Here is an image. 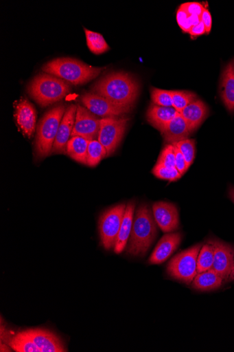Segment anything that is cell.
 <instances>
[{"mask_svg":"<svg viewBox=\"0 0 234 352\" xmlns=\"http://www.w3.org/2000/svg\"><path fill=\"white\" fill-rule=\"evenodd\" d=\"M27 93L42 107L56 103L71 91L69 82L54 76L41 74L28 84Z\"/></svg>","mask_w":234,"mask_h":352,"instance_id":"cell-5","label":"cell"},{"mask_svg":"<svg viewBox=\"0 0 234 352\" xmlns=\"http://www.w3.org/2000/svg\"><path fill=\"white\" fill-rule=\"evenodd\" d=\"M10 334L2 327V341H5L16 352L67 351L60 338L48 329H31Z\"/></svg>","mask_w":234,"mask_h":352,"instance_id":"cell-2","label":"cell"},{"mask_svg":"<svg viewBox=\"0 0 234 352\" xmlns=\"http://www.w3.org/2000/svg\"><path fill=\"white\" fill-rule=\"evenodd\" d=\"M135 206V202L133 201L129 202L126 205L124 219L114 248L115 252L117 254H120L125 250L129 240L132 227L133 218H134Z\"/></svg>","mask_w":234,"mask_h":352,"instance_id":"cell-20","label":"cell"},{"mask_svg":"<svg viewBox=\"0 0 234 352\" xmlns=\"http://www.w3.org/2000/svg\"><path fill=\"white\" fill-rule=\"evenodd\" d=\"M151 98L155 105L165 107H173V98L171 91L151 88Z\"/></svg>","mask_w":234,"mask_h":352,"instance_id":"cell-28","label":"cell"},{"mask_svg":"<svg viewBox=\"0 0 234 352\" xmlns=\"http://www.w3.org/2000/svg\"><path fill=\"white\" fill-rule=\"evenodd\" d=\"M173 98V107L179 113L189 104L196 100L197 96L188 91H171Z\"/></svg>","mask_w":234,"mask_h":352,"instance_id":"cell-27","label":"cell"},{"mask_svg":"<svg viewBox=\"0 0 234 352\" xmlns=\"http://www.w3.org/2000/svg\"><path fill=\"white\" fill-rule=\"evenodd\" d=\"M224 279L213 270L197 274L191 283L193 289L199 292H211L220 289Z\"/></svg>","mask_w":234,"mask_h":352,"instance_id":"cell-22","label":"cell"},{"mask_svg":"<svg viewBox=\"0 0 234 352\" xmlns=\"http://www.w3.org/2000/svg\"><path fill=\"white\" fill-rule=\"evenodd\" d=\"M200 21H202L206 28V34H209L212 29L213 20L211 12L207 8L204 10L202 16H200Z\"/></svg>","mask_w":234,"mask_h":352,"instance_id":"cell-35","label":"cell"},{"mask_svg":"<svg viewBox=\"0 0 234 352\" xmlns=\"http://www.w3.org/2000/svg\"><path fill=\"white\" fill-rule=\"evenodd\" d=\"M65 111V105L60 104L48 111L41 118L36 139V153L38 158H45L51 153Z\"/></svg>","mask_w":234,"mask_h":352,"instance_id":"cell-6","label":"cell"},{"mask_svg":"<svg viewBox=\"0 0 234 352\" xmlns=\"http://www.w3.org/2000/svg\"><path fill=\"white\" fill-rule=\"evenodd\" d=\"M152 212L157 226L163 232L172 233L179 228V212L176 205L156 202L152 206Z\"/></svg>","mask_w":234,"mask_h":352,"instance_id":"cell-13","label":"cell"},{"mask_svg":"<svg viewBox=\"0 0 234 352\" xmlns=\"http://www.w3.org/2000/svg\"><path fill=\"white\" fill-rule=\"evenodd\" d=\"M14 116L24 135L32 138L36 129L37 113L35 107L28 100L21 99L16 106Z\"/></svg>","mask_w":234,"mask_h":352,"instance_id":"cell-15","label":"cell"},{"mask_svg":"<svg viewBox=\"0 0 234 352\" xmlns=\"http://www.w3.org/2000/svg\"><path fill=\"white\" fill-rule=\"evenodd\" d=\"M156 223L152 210L149 206L141 204L133 218L127 253L132 256L146 254L157 236Z\"/></svg>","mask_w":234,"mask_h":352,"instance_id":"cell-3","label":"cell"},{"mask_svg":"<svg viewBox=\"0 0 234 352\" xmlns=\"http://www.w3.org/2000/svg\"><path fill=\"white\" fill-rule=\"evenodd\" d=\"M233 72H234V60H233Z\"/></svg>","mask_w":234,"mask_h":352,"instance_id":"cell-41","label":"cell"},{"mask_svg":"<svg viewBox=\"0 0 234 352\" xmlns=\"http://www.w3.org/2000/svg\"><path fill=\"white\" fill-rule=\"evenodd\" d=\"M108 156L106 148L97 140L89 141L87 152V166L95 167Z\"/></svg>","mask_w":234,"mask_h":352,"instance_id":"cell-25","label":"cell"},{"mask_svg":"<svg viewBox=\"0 0 234 352\" xmlns=\"http://www.w3.org/2000/svg\"><path fill=\"white\" fill-rule=\"evenodd\" d=\"M91 89L115 105L132 109L139 98L140 85L134 76L119 72L100 78Z\"/></svg>","mask_w":234,"mask_h":352,"instance_id":"cell-1","label":"cell"},{"mask_svg":"<svg viewBox=\"0 0 234 352\" xmlns=\"http://www.w3.org/2000/svg\"><path fill=\"white\" fill-rule=\"evenodd\" d=\"M105 68H97L73 58H58L47 62L44 73L74 85H84L98 77Z\"/></svg>","mask_w":234,"mask_h":352,"instance_id":"cell-4","label":"cell"},{"mask_svg":"<svg viewBox=\"0 0 234 352\" xmlns=\"http://www.w3.org/2000/svg\"><path fill=\"white\" fill-rule=\"evenodd\" d=\"M182 239L183 235L180 232L165 234L154 248L149 263L160 265L165 262L180 246Z\"/></svg>","mask_w":234,"mask_h":352,"instance_id":"cell-16","label":"cell"},{"mask_svg":"<svg viewBox=\"0 0 234 352\" xmlns=\"http://www.w3.org/2000/svg\"><path fill=\"white\" fill-rule=\"evenodd\" d=\"M164 141L168 144H174L189 139L191 133L184 118L178 115L159 131Z\"/></svg>","mask_w":234,"mask_h":352,"instance_id":"cell-18","label":"cell"},{"mask_svg":"<svg viewBox=\"0 0 234 352\" xmlns=\"http://www.w3.org/2000/svg\"><path fill=\"white\" fill-rule=\"evenodd\" d=\"M152 174L157 178L175 182L181 178L182 175L175 168H167L164 166L156 164L152 170Z\"/></svg>","mask_w":234,"mask_h":352,"instance_id":"cell-31","label":"cell"},{"mask_svg":"<svg viewBox=\"0 0 234 352\" xmlns=\"http://www.w3.org/2000/svg\"><path fill=\"white\" fill-rule=\"evenodd\" d=\"M78 106L71 105L66 109L60 124L51 153H66V146L72 137L75 122Z\"/></svg>","mask_w":234,"mask_h":352,"instance_id":"cell-14","label":"cell"},{"mask_svg":"<svg viewBox=\"0 0 234 352\" xmlns=\"http://www.w3.org/2000/svg\"><path fill=\"white\" fill-rule=\"evenodd\" d=\"M181 7L189 14L197 15L200 17L206 9L202 4L198 3H187Z\"/></svg>","mask_w":234,"mask_h":352,"instance_id":"cell-33","label":"cell"},{"mask_svg":"<svg viewBox=\"0 0 234 352\" xmlns=\"http://www.w3.org/2000/svg\"><path fill=\"white\" fill-rule=\"evenodd\" d=\"M190 15L180 6L177 12V22L185 33H189L192 25L189 19Z\"/></svg>","mask_w":234,"mask_h":352,"instance_id":"cell-32","label":"cell"},{"mask_svg":"<svg viewBox=\"0 0 234 352\" xmlns=\"http://www.w3.org/2000/svg\"><path fill=\"white\" fill-rule=\"evenodd\" d=\"M189 19L192 26L196 25L200 22V17L197 15H190Z\"/></svg>","mask_w":234,"mask_h":352,"instance_id":"cell-37","label":"cell"},{"mask_svg":"<svg viewBox=\"0 0 234 352\" xmlns=\"http://www.w3.org/2000/svg\"><path fill=\"white\" fill-rule=\"evenodd\" d=\"M220 97L229 112L234 113V72L233 63L224 68L220 80Z\"/></svg>","mask_w":234,"mask_h":352,"instance_id":"cell-19","label":"cell"},{"mask_svg":"<svg viewBox=\"0 0 234 352\" xmlns=\"http://www.w3.org/2000/svg\"><path fill=\"white\" fill-rule=\"evenodd\" d=\"M175 153H176V168L183 176L188 170L189 168L187 165L185 157L183 156V155L180 152V151L178 149V148L176 147V146H175Z\"/></svg>","mask_w":234,"mask_h":352,"instance_id":"cell-34","label":"cell"},{"mask_svg":"<svg viewBox=\"0 0 234 352\" xmlns=\"http://www.w3.org/2000/svg\"><path fill=\"white\" fill-rule=\"evenodd\" d=\"M210 113L208 106L197 99L184 109L180 115L185 120L189 132L192 134L207 120Z\"/></svg>","mask_w":234,"mask_h":352,"instance_id":"cell-17","label":"cell"},{"mask_svg":"<svg viewBox=\"0 0 234 352\" xmlns=\"http://www.w3.org/2000/svg\"><path fill=\"white\" fill-rule=\"evenodd\" d=\"M100 127V119L86 108L78 105L71 138L81 137L89 141L95 140L98 138Z\"/></svg>","mask_w":234,"mask_h":352,"instance_id":"cell-12","label":"cell"},{"mask_svg":"<svg viewBox=\"0 0 234 352\" xmlns=\"http://www.w3.org/2000/svg\"><path fill=\"white\" fill-rule=\"evenodd\" d=\"M180 115L174 107H165L151 104L147 111V120L159 131L161 128Z\"/></svg>","mask_w":234,"mask_h":352,"instance_id":"cell-21","label":"cell"},{"mask_svg":"<svg viewBox=\"0 0 234 352\" xmlns=\"http://www.w3.org/2000/svg\"><path fill=\"white\" fill-rule=\"evenodd\" d=\"M84 106L95 116L105 118H118L128 113L132 108L119 107L93 91L81 97Z\"/></svg>","mask_w":234,"mask_h":352,"instance_id":"cell-10","label":"cell"},{"mask_svg":"<svg viewBox=\"0 0 234 352\" xmlns=\"http://www.w3.org/2000/svg\"><path fill=\"white\" fill-rule=\"evenodd\" d=\"M195 144L196 141L191 139H187L174 144L183 153L189 168L194 162L196 151Z\"/></svg>","mask_w":234,"mask_h":352,"instance_id":"cell-30","label":"cell"},{"mask_svg":"<svg viewBox=\"0 0 234 352\" xmlns=\"http://www.w3.org/2000/svg\"><path fill=\"white\" fill-rule=\"evenodd\" d=\"M208 243L214 248V262L211 270L227 280L234 265V248L219 239H212Z\"/></svg>","mask_w":234,"mask_h":352,"instance_id":"cell-11","label":"cell"},{"mask_svg":"<svg viewBox=\"0 0 234 352\" xmlns=\"http://www.w3.org/2000/svg\"><path fill=\"white\" fill-rule=\"evenodd\" d=\"M214 262L213 246L207 243L200 248L197 259V274L212 269Z\"/></svg>","mask_w":234,"mask_h":352,"instance_id":"cell-24","label":"cell"},{"mask_svg":"<svg viewBox=\"0 0 234 352\" xmlns=\"http://www.w3.org/2000/svg\"><path fill=\"white\" fill-rule=\"evenodd\" d=\"M126 208V204H119L104 211L100 215L99 219L100 240L104 248L108 250L115 246Z\"/></svg>","mask_w":234,"mask_h":352,"instance_id":"cell-8","label":"cell"},{"mask_svg":"<svg viewBox=\"0 0 234 352\" xmlns=\"http://www.w3.org/2000/svg\"><path fill=\"white\" fill-rule=\"evenodd\" d=\"M127 118H105L100 120L97 140L106 148L108 156L118 148L126 131Z\"/></svg>","mask_w":234,"mask_h":352,"instance_id":"cell-9","label":"cell"},{"mask_svg":"<svg viewBox=\"0 0 234 352\" xmlns=\"http://www.w3.org/2000/svg\"><path fill=\"white\" fill-rule=\"evenodd\" d=\"M202 245H195L176 254L167 265V273L174 279L191 284L197 275V259Z\"/></svg>","mask_w":234,"mask_h":352,"instance_id":"cell-7","label":"cell"},{"mask_svg":"<svg viewBox=\"0 0 234 352\" xmlns=\"http://www.w3.org/2000/svg\"><path fill=\"white\" fill-rule=\"evenodd\" d=\"M229 280H234V265H233V270H232V272L229 276Z\"/></svg>","mask_w":234,"mask_h":352,"instance_id":"cell-40","label":"cell"},{"mask_svg":"<svg viewBox=\"0 0 234 352\" xmlns=\"http://www.w3.org/2000/svg\"><path fill=\"white\" fill-rule=\"evenodd\" d=\"M1 351H11V349L6 344L1 343Z\"/></svg>","mask_w":234,"mask_h":352,"instance_id":"cell-39","label":"cell"},{"mask_svg":"<svg viewBox=\"0 0 234 352\" xmlns=\"http://www.w3.org/2000/svg\"><path fill=\"white\" fill-rule=\"evenodd\" d=\"M229 197L234 204V186H230L229 188Z\"/></svg>","mask_w":234,"mask_h":352,"instance_id":"cell-38","label":"cell"},{"mask_svg":"<svg viewBox=\"0 0 234 352\" xmlns=\"http://www.w3.org/2000/svg\"><path fill=\"white\" fill-rule=\"evenodd\" d=\"M189 34L191 37H198L206 34V28L204 23L200 21L198 24L192 26Z\"/></svg>","mask_w":234,"mask_h":352,"instance_id":"cell-36","label":"cell"},{"mask_svg":"<svg viewBox=\"0 0 234 352\" xmlns=\"http://www.w3.org/2000/svg\"><path fill=\"white\" fill-rule=\"evenodd\" d=\"M87 46L95 54H102L110 50V47L102 34L84 28Z\"/></svg>","mask_w":234,"mask_h":352,"instance_id":"cell-26","label":"cell"},{"mask_svg":"<svg viewBox=\"0 0 234 352\" xmlns=\"http://www.w3.org/2000/svg\"><path fill=\"white\" fill-rule=\"evenodd\" d=\"M89 141L81 137H73L66 146V153L75 162L87 165V152Z\"/></svg>","mask_w":234,"mask_h":352,"instance_id":"cell-23","label":"cell"},{"mask_svg":"<svg viewBox=\"0 0 234 352\" xmlns=\"http://www.w3.org/2000/svg\"><path fill=\"white\" fill-rule=\"evenodd\" d=\"M156 164L167 168H176V153L174 144H167L163 148Z\"/></svg>","mask_w":234,"mask_h":352,"instance_id":"cell-29","label":"cell"}]
</instances>
